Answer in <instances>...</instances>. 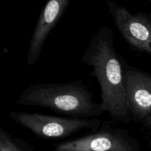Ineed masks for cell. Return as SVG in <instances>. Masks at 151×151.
<instances>
[{
	"mask_svg": "<svg viewBox=\"0 0 151 151\" xmlns=\"http://www.w3.org/2000/svg\"><path fill=\"white\" fill-rule=\"evenodd\" d=\"M82 61L92 68L91 75L100 86L103 113L108 112L114 122L131 123L125 84L128 64L115 50L114 35L111 28L103 27L93 35Z\"/></svg>",
	"mask_w": 151,
	"mask_h": 151,
	"instance_id": "6da1fadb",
	"label": "cell"
},
{
	"mask_svg": "<svg viewBox=\"0 0 151 151\" xmlns=\"http://www.w3.org/2000/svg\"><path fill=\"white\" fill-rule=\"evenodd\" d=\"M82 80L67 83H44L27 87L16 103L22 106L48 109L70 117L98 118L103 113L100 103Z\"/></svg>",
	"mask_w": 151,
	"mask_h": 151,
	"instance_id": "7a4b0ae2",
	"label": "cell"
},
{
	"mask_svg": "<svg viewBox=\"0 0 151 151\" xmlns=\"http://www.w3.org/2000/svg\"><path fill=\"white\" fill-rule=\"evenodd\" d=\"M9 117L35 136L45 139H61L84 130L94 131L103 123L99 118L63 117L16 111L10 112Z\"/></svg>",
	"mask_w": 151,
	"mask_h": 151,
	"instance_id": "3957f363",
	"label": "cell"
},
{
	"mask_svg": "<svg viewBox=\"0 0 151 151\" xmlns=\"http://www.w3.org/2000/svg\"><path fill=\"white\" fill-rule=\"evenodd\" d=\"M53 151H142L139 140L126 128L111 122L85 136L57 143Z\"/></svg>",
	"mask_w": 151,
	"mask_h": 151,
	"instance_id": "277c9868",
	"label": "cell"
},
{
	"mask_svg": "<svg viewBox=\"0 0 151 151\" xmlns=\"http://www.w3.org/2000/svg\"><path fill=\"white\" fill-rule=\"evenodd\" d=\"M107 4L116 29L129 47L151 55V13H131L110 0Z\"/></svg>",
	"mask_w": 151,
	"mask_h": 151,
	"instance_id": "5b68a950",
	"label": "cell"
},
{
	"mask_svg": "<svg viewBox=\"0 0 151 151\" xmlns=\"http://www.w3.org/2000/svg\"><path fill=\"white\" fill-rule=\"evenodd\" d=\"M125 84L131 119L140 124L151 115V74L127 65Z\"/></svg>",
	"mask_w": 151,
	"mask_h": 151,
	"instance_id": "8992f818",
	"label": "cell"
},
{
	"mask_svg": "<svg viewBox=\"0 0 151 151\" xmlns=\"http://www.w3.org/2000/svg\"><path fill=\"white\" fill-rule=\"evenodd\" d=\"M70 0H48L38 17L27 55V63L32 66L38 62L44 44L67 8Z\"/></svg>",
	"mask_w": 151,
	"mask_h": 151,
	"instance_id": "52a82bcc",
	"label": "cell"
},
{
	"mask_svg": "<svg viewBox=\"0 0 151 151\" xmlns=\"http://www.w3.org/2000/svg\"><path fill=\"white\" fill-rule=\"evenodd\" d=\"M0 151H35L27 142L14 137L0 126Z\"/></svg>",
	"mask_w": 151,
	"mask_h": 151,
	"instance_id": "ba28073f",
	"label": "cell"
},
{
	"mask_svg": "<svg viewBox=\"0 0 151 151\" xmlns=\"http://www.w3.org/2000/svg\"><path fill=\"white\" fill-rule=\"evenodd\" d=\"M140 124L142 125L144 127H145V128L151 130V115H149L147 117L145 118Z\"/></svg>",
	"mask_w": 151,
	"mask_h": 151,
	"instance_id": "9c48e42d",
	"label": "cell"
},
{
	"mask_svg": "<svg viewBox=\"0 0 151 151\" xmlns=\"http://www.w3.org/2000/svg\"><path fill=\"white\" fill-rule=\"evenodd\" d=\"M146 137H147V139L148 140L149 145H150V148H151V140L150 139H149V137H147V136H146Z\"/></svg>",
	"mask_w": 151,
	"mask_h": 151,
	"instance_id": "30bf717a",
	"label": "cell"
},
{
	"mask_svg": "<svg viewBox=\"0 0 151 151\" xmlns=\"http://www.w3.org/2000/svg\"><path fill=\"white\" fill-rule=\"evenodd\" d=\"M52 151H53V150H52Z\"/></svg>",
	"mask_w": 151,
	"mask_h": 151,
	"instance_id": "8fae6325",
	"label": "cell"
}]
</instances>
